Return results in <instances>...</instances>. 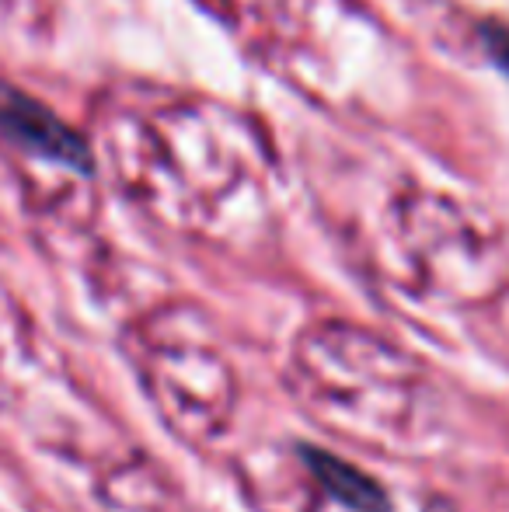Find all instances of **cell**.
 <instances>
[{
  "mask_svg": "<svg viewBox=\"0 0 509 512\" xmlns=\"http://www.w3.org/2000/svg\"><path fill=\"white\" fill-rule=\"evenodd\" d=\"M0 136L70 168H91V150L56 112L14 84L0 81Z\"/></svg>",
  "mask_w": 509,
  "mask_h": 512,
  "instance_id": "cell-1",
  "label": "cell"
},
{
  "mask_svg": "<svg viewBox=\"0 0 509 512\" xmlns=\"http://www.w3.org/2000/svg\"><path fill=\"white\" fill-rule=\"evenodd\" d=\"M304 460L318 481L342 502V506L356 509V512H384L387 499L377 488V481H370L367 474H360L356 467H349L346 460L328 457L325 450H304Z\"/></svg>",
  "mask_w": 509,
  "mask_h": 512,
  "instance_id": "cell-2",
  "label": "cell"
},
{
  "mask_svg": "<svg viewBox=\"0 0 509 512\" xmlns=\"http://www.w3.org/2000/svg\"><path fill=\"white\" fill-rule=\"evenodd\" d=\"M482 39L492 63L509 77V25H482Z\"/></svg>",
  "mask_w": 509,
  "mask_h": 512,
  "instance_id": "cell-3",
  "label": "cell"
}]
</instances>
